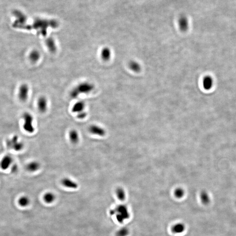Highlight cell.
Masks as SVG:
<instances>
[{
	"instance_id": "22",
	"label": "cell",
	"mask_w": 236,
	"mask_h": 236,
	"mask_svg": "<svg viewBox=\"0 0 236 236\" xmlns=\"http://www.w3.org/2000/svg\"><path fill=\"white\" fill-rule=\"evenodd\" d=\"M213 81L212 78L209 76H207L204 78L203 81V86L206 90H209L212 87Z\"/></svg>"
},
{
	"instance_id": "20",
	"label": "cell",
	"mask_w": 236,
	"mask_h": 236,
	"mask_svg": "<svg viewBox=\"0 0 236 236\" xmlns=\"http://www.w3.org/2000/svg\"><path fill=\"white\" fill-rule=\"evenodd\" d=\"M200 199L203 204L208 205L210 202V198L208 193L206 191H203L200 194Z\"/></svg>"
},
{
	"instance_id": "16",
	"label": "cell",
	"mask_w": 236,
	"mask_h": 236,
	"mask_svg": "<svg viewBox=\"0 0 236 236\" xmlns=\"http://www.w3.org/2000/svg\"><path fill=\"white\" fill-rule=\"evenodd\" d=\"M70 140L73 144H77L79 141L80 137L77 130L72 129L70 131L69 134Z\"/></svg>"
},
{
	"instance_id": "21",
	"label": "cell",
	"mask_w": 236,
	"mask_h": 236,
	"mask_svg": "<svg viewBox=\"0 0 236 236\" xmlns=\"http://www.w3.org/2000/svg\"><path fill=\"white\" fill-rule=\"evenodd\" d=\"M55 199V195L52 192H47L43 196V200L46 203L48 204L53 203Z\"/></svg>"
},
{
	"instance_id": "12",
	"label": "cell",
	"mask_w": 236,
	"mask_h": 236,
	"mask_svg": "<svg viewBox=\"0 0 236 236\" xmlns=\"http://www.w3.org/2000/svg\"><path fill=\"white\" fill-rule=\"evenodd\" d=\"M61 183L64 186L68 188L76 189L78 187V185L76 182L68 177L63 178Z\"/></svg>"
},
{
	"instance_id": "11",
	"label": "cell",
	"mask_w": 236,
	"mask_h": 236,
	"mask_svg": "<svg viewBox=\"0 0 236 236\" xmlns=\"http://www.w3.org/2000/svg\"><path fill=\"white\" fill-rule=\"evenodd\" d=\"M178 25L179 29L183 32H186L188 30L189 22L188 19L185 16H181L178 20Z\"/></svg>"
},
{
	"instance_id": "3",
	"label": "cell",
	"mask_w": 236,
	"mask_h": 236,
	"mask_svg": "<svg viewBox=\"0 0 236 236\" xmlns=\"http://www.w3.org/2000/svg\"><path fill=\"white\" fill-rule=\"evenodd\" d=\"M110 214L116 215L117 220L120 223H122L125 220L129 219L130 217L128 208L123 204L119 205L115 209L111 210Z\"/></svg>"
},
{
	"instance_id": "10",
	"label": "cell",
	"mask_w": 236,
	"mask_h": 236,
	"mask_svg": "<svg viewBox=\"0 0 236 236\" xmlns=\"http://www.w3.org/2000/svg\"><path fill=\"white\" fill-rule=\"evenodd\" d=\"M37 107L39 111L41 113H44L47 111L48 102L46 97L44 96L39 97L37 101Z\"/></svg>"
},
{
	"instance_id": "5",
	"label": "cell",
	"mask_w": 236,
	"mask_h": 236,
	"mask_svg": "<svg viewBox=\"0 0 236 236\" xmlns=\"http://www.w3.org/2000/svg\"><path fill=\"white\" fill-rule=\"evenodd\" d=\"M6 145L9 149H13L17 152L22 151L24 146L23 142L19 140L17 135L14 136L11 139L7 140Z\"/></svg>"
},
{
	"instance_id": "24",
	"label": "cell",
	"mask_w": 236,
	"mask_h": 236,
	"mask_svg": "<svg viewBox=\"0 0 236 236\" xmlns=\"http://www.w3.org/2000/svg\"><path fill=\"white\" fill-rule=\"evenodd\" d=\"M129 68L133 71L138 72L141 70V66L135 61H130L129 64Z\"/></svg>"
},
{
	"instance_id": "28",
	"label": "cell",
	"mask_w": 236,
	"mask_h": 236,
	"mask_svg": "<svg viewBox=\"0 0 236 236\" xmlns=\"http://www.w3.org/2000/svg\"><path fill=\"white\" fill-rule=\"evenodd\" d=\"M87 116V113L84 111L77 114V118L78 119H81L86 117Z\"/></svg>"
},
{
	"instance_id": "4",
	"label": "cell",
	"mask_w": 236,
	"mask_h": 236,
	"mask_svg": "<svg viewBox=\"0 0 236 236\" xmlns=\"http://www.w3.org/2000/svg\"><path fill=\"white\" fill-rule=\"evenodd\" d=\"M23 118L24 121L23 126L24 130L30 134L33 133L35 129L33 124L34 118L32 114L29 112H25L24 113Z\"/></svg>"
},
{
	"instance_id": "9",
	"label": "cell",
	"mask_w": 236,
	"mask_h": 236,
	"mask_svg": "<svg viewBox=\"0 0 236 236\" xmlns=\"http://www.w3.org/2000/svg\"><path fill=\"white\" fill-rule=\"evenodd\" d=\"M13 161V158L11 156H4L0 161V168L2 170H6L12 166Z\"/></svg>"
},
{
	"instance_id": "23",
	"label": "cell",
	"mask_w": 236,
	"mask_h": 236,
	"mask_svg": "<svg viewBox=\"0 0 236 236\" xmlns=\"http://www.w3.org/2000/svg\"><path fill=\"white\" fill-rule=\"evenodd\" d=\"M18 203L20 206L23 207L27 206L30 204V199L26 196H21L18 200Z\"/></svg>"
},
{
	"instance_id": "6",
	"label": "cell",
	"mask_w": 236,
	"mask_h": 236,
	"mask_svg": "<svg viewBox=\"0 0 236 236\" xmlns=\"http://www.w3.org/2000/svg\"><path fill=\"white\" fill-rule=\"evenodd\" d=\"M13 15L16 18V21L13 24V26L16 28H22L27 21V17L22 11L15 10L13 12Z\"/></svg>"
},
{
	"instance_id": "1",
	"label": "cell",
	"mask_w": 236,
	"mask_h": 236,
	"mask_svg": "<svg viewBox=\"0 0 236 236\" xmlns=\"http://www.w3.org/2000/svg\"><path fill=\"white\" fill-rule=\"evenodd\" d=\"M58 26V23L56 21H48L42 19H37L35 21L33 25L31 26H28L26 27V29L29 28L30 29L32 28L35 30H39L40 34L43 36L47 34V30L49 27L55 28Z\"/></svg>"
},
{
	"instance_id": "14",
	"label": "cell",
	"mask_w": 236,
	"mask_h": 236,
	"mask_svg": "<svg viewBox=\"0 0 236 236\" xmlns=\"http://www.w3.org/2000/svg\"><path fill=\"white\" fill-rule=\"evenodd\" d=\"M85 107V104L82 101H79L76 102L73 106L72 111L73 113L77 114L84 111Z\"/></svg>"
},
{
	"instance_id": "2",
	"label": "cell",
	"mask_w": 236,
	"mask_h": 236,
	"mask_svg": "<svg viewBox=\"0 0 236 236\" xmlns=\"http://www.w3.org/2000/svg\"><path fill=\"white\" fill-rule=\"evenodd\" d=\"M94 88L93 84L88 82L81 83L71 91V97L73 98H76L80 94H88L94 90Z\"/></svg>"
},
{
	"instance_id": "17",
	"label": "cell",
	"mask_w": 236,
	"mask_h": 236,
	"mask_svg": "<svg viewBox=\"0 0 236 236\" xmlns=\"http://www.w3.org/2000/svg\"><path fill=\"white\" fill-rule=\"evenodd\" d=\"M112 55L111 50L107 47H104L101 52V57L104 61H108L110 59Z\"/></svg>"
},
{
	"instance_id": "29",
	"label": "cell",
	"mask_w": 236,
	"mask_h": 236,
	"mask_svg": "<svg viewBox=\"0 0 236 236\" xmlns=\"http://www.w3.org/2000/svg\"><path fill=\"white\" fill-rule=\"evenodd\" d=\"M18 167L17 165H12V168H11V171L12 172L16 173L18 171Z\"/></svg>"
},
{
	"instance_id": "27",
	"label": "cell",
	"mask_w": 236,
	"mask_h": 236,
	"mask_svg": "<svg viewBox=\"0 0 236 236\" xmlns=\"http://www.w3.org/2000/svg\"><path fill=\"white\" fill-rule=\"evenodd\" d=\"M130 231L126 227H123L117 232V236H127L129 235Z\"/></svg>"
},
{
	"instance_id": "19",
	"label": "cell",
	"mask_w": 236,
	"mask_h": 236,
	"mask_svg": "<svg viewBox=\"0 0 236 236\" xmlns=\"http://www.w3.org/2000/svg\"><path fill=\"white\" fill-rule=\"evenodd\" d=\"M41 54L39 50H34L30 53L29 54V58L30 61L33 63L37 62L40 58Z\"/></svg>"
},
{
	"instance_id": "8",
	"label": "cell",
	"mask_w": 236,
	"mask_h": 236,
	"mask_svg": "<svg viewBox=\"0 0 236 236\" xmlns=\"http://www.w3.org/2000/svg\"><path fill=\"white\" fill-rule=\"evenodd\" d=\"M89 132L94 135L102 137L106 134V131L102 127L96 125H92L89 127Z\"/></svg>"
},
{
	"instance_id": "25",
	"label": "cell",
	"mask_w": 236,
	"mask_h": 236,
	"mask_svg": "<svg viewBox=\"0 0 236 236\" xmlns=\"http://www.w3.org/2000/svg\"><path fill=\"white\" fill-rule=\"evenodd\" d=\"M116 195L119 200L120 201H124L126 197L125 191L122 188H118L116 190Z\"/></svg>"
},
{
	"instance_id": "18",
	"label": "cell",
	"mask_w": 236,
	"mask_h": 236,
	"mask_svg": "<svg viewBox=\"0 0 236 236\" xmlns=\"http://www.w3.org/2000/svg\"><path fill=\"white\" fill-rule=\"evenodd\" d=\"M46 44L47 48L51 52L54 53L56 51V43L52 38L47 39L46 41Z\"/></svg>"
},
{
	"instance_id": "13",
	"label": "cell",
	"mask_w": 236,
	"mask_h": 236,
	"mask_svg": "<svg viewBox=\"0 0 236 236\" xmlns=\"http://www.w3.org/2000/svg\"><path fill=\"white\" fill-rule=\"evenodd\" d=\"M41 167L40 164L38 161L34 160L28 163L26 166V169L30 172H34L39 169Z\"/></svg>"
},
{
	"instance_id": "26",
	"label": "cell",
	"mask_w": 236,
	"mask_h": 236,
	"mask_svg": "<svg viewBox=\"0 0 236 236\" xmlns=\"http://www.w3.org/2000/svg\"><path fill=\"white\" fill-rule=\"evenodd\" d=\"M185 191L183 188H178L175 189L174 191V196L177 199H181L185 195Z\"/></svg>"
},
{
	"instance_id": "15",
	"label": "cell",
	"mask_w": 236,
	"mask_h": 236,
	"mask_svg": "<svg viewBox=\"0 0 236 236\" xmlns=\"http://www.w3.org/2000/svg\"><path fill=\"white\" fill-rule=\"evenodd\" d=\"M186 230V226L184 223H178L172 226L171 231L174 234H182Z\"/></svg>"
},
{
	"instance_id": "7",
	"label": "cell",
	"mask_w": 236,
	"mask_h": 236,
	"mask_svg": "<svg viewBox=\"0 0 236 236\" xmlns=\"http://www.w3.org/2000/svg\"><path fill=\"white\" fill-rule=\"evenodd\" d=\"M30 89L28 85L23 84L19 88L18 91V97L20 100L25 102L29 97Z\"/></svg>"
}]
</instances>
